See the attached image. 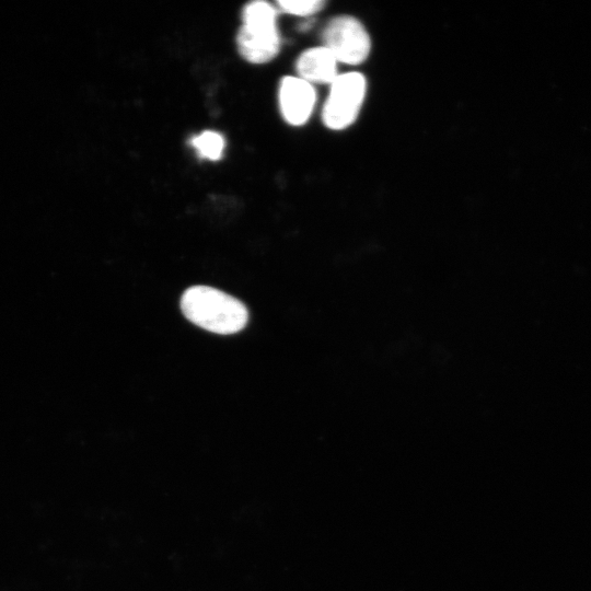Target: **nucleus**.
Wrapping results in <instances>:
<instances>
[{
	"instance_id": "nucleus-1",
	"label": "nucleus",
	"mask_w": 591,
	"mask_h": 591,
	"mask_svg": "<svg viewBox=\"0 0 591 591\" xmlns=\"http://www.w3.org/2000/svg\"><path fill=\"white\" fill-rule=\"evenodd\" d=\"M181 309L192 323L222 335L240 332L248 318L241 301L207 286L188 288L181 299Z\"/></svg>"
},
{
	"instance_id": "nucleus-2",
	"label": "nucleus",
	"mask_w": 591,
	"mask_h": 591,
	"mask_svg": "<svg viewBox=\"0 0 591 591\" xmlns=\"http://www.w3.org/2000/svg\"><path fill=\"white\" fill-rule=\"evenodd\" d=\"M367 90L361 73L338 74L331 83L328 96L322 111L324 125L332 130H341L357 118Z\"/></svg>"
},
{
	"instance_id": "nucleus-3",
	"label": "nucleus",
	"mask_w": 591,
	"mask_h": 591,
	"mask_svg": "<svg viewBox=\"0 0 591 591\" xmlns=\"http://www.w3.org/2000/svg\"><path fill=\"white\" fill-rule=\"evenodd\" d=\"M326 47L337 61L359 65L369 56L371 42L363 25L354 16L332 19L322 34Z\"/></svg>"
},
{
	"instance_id": "nucleus-4",
	"label": "nucleus",
	"mask_w": 591,
	"mask_h": 591,
	"mask_svg": "<svg viewBox=\"0 0 591 591\" xmlns=\"http://www.w3.org/2000/svg\"><path fill=\"white\" fill-rule=\"evenodd\" d=\"M316 93L313 84L298 76L283 77L278 88V104L282 118L292 126L305 124L313 113Z\"/></svg>"
},
{
	"instance_id": "nucleus-5",
	"label": "nucleus",
	"mask_w": 591,
	"mask_h": 591,
	"mask_svg": "<svg viewBox=\"0 0 591 591\" xmlns=\"http://www.w3.org/2000/svg\"><path fill=\"white\" fill-rule=\"evenodd\" d=\"M280 34L277 32H257L241 26L236 35L240 55L251 63H265L273 60L280 50Z\"/></svg>"
},
{
	"instance_id": "nucleus-6",
	"label": "nucleus",
	"mask_w": 591,
	"mask_h": 591,
	"mask_svg": "<svg viewBox=\"0 0 591 591\" xmlns=\"http://www.w3.org/2000/svg\"><path fill=\"white\" fill-rule=\"evenodd\" d=\"M337 60L324 46L304 50L296 61L298 77L309 83H332L337 74Z\"/></svg>"
},
{
	"instance_id": "nucleus-7",
	"label": "nucleus",
	"mask_w": 591,
	"mask_h": 591,
	"mask_svg": "<svg viewBox=\"0 0 591 591\" xmlns=\"http://www.w3.org/2000/svg\"><path fill=\"white\" fill-rule=\"evenodd\" d=\"M242 26L257 32H276L277 10L269 2L253 1L242 11Z\"/></svg>"
},
{
	"instance_id": "nucleus-8",
	"label": "nucleus",
	"mask_w": 591,
	"mask_h": 591,
	"mask_svg": "<svg viewBox=\"0 0 591 591\" xmlns=\"http://www.w3.org/2000/svg\"><path fill=\"white\" fill-rule=\"evenodd\" d=\"M193 148L200 158L217 161L224 150V138L217 131L206 130L190 139Z\"/></svg>"
},
{
	"instance_id": "nucleus-9",
	"label": "nucleus",
	"mask_w": 591,
	"mask_h": 591,
	"mask_svg": "<svg viewBox=\"0 0 591 591\" xmlns=\"http://www.w3.org/2000/svg\"><path fill=\"white\" fill-rule=\"evenodd\" d=\"M277 4L285 13L296 16H310L321 11L325 2L321 0H281Z\"/></svg>"
}]
</instances>
